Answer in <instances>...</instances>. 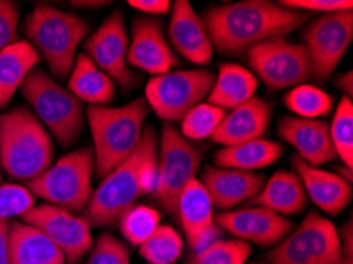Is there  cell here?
<instances>
[{"mask_svg": "<svg viewBox=\"0 0 353 264\" xmlns=\"http://www.w3.org/2000/svg\"><path fill=\"white\" fill-rule=\"evenodd\" d=\"M292 165L301 181L307 198L312 199L320 211L328 215H339L349 206L352 187L344 177L315 168L298 157H293Z\"/></svg>", "mask_w": 353, "mask_h": 264, "instance_id": "21", "label": "cell"}, {"mask_svg": "<svg viewBox=\"0 0 353 264\" xmlns=\"http://www.w3.org/2000/svg\"><path fill=\"white\" fill-rule=\"evenodd\" d=\"M306 19L304 12L270 0H241L208 10L205 26L212 48L225 56H236L261 41L283 39Z\"/></svg>", "mask_w": 353, "mask_h": 264, "instance_id": "1", "label": "cell"}, {"mask_svg": "<svg viewBox=\"0 0 353 264\" xmlns=\"http://www.w3.org/2000/svg\"><path fill=\"white\" fill-rule=\"evenodd\" d=\"M40 62L29 41H14L0 52V110H5Z\"/></svg>", "mask_w": 353, "mask_h": 264, "instance_id": "26", "label": "cell"}, {"mask_svg": "<svg viewBox=\"0 0 353 264\" xmlns=\"http://www.w3.org/2000/svg\"><path fill=\"white\" fill-rule=\"evenodd\" d=\"M176 59L170 43L165 39L157 19L138 18L132 27V41L128 43L127 65L140 68L152 77L167 74L176 67Z\"/></svg>", "mask_w": 353, "mask_h": 264, "instance_id": "16", "label": "cell"}, {"mask_svg": "<svg viewBox=\"0 0 353 264\" xmlns=\"http://www.w3.org/2000/svg\"><path fill=\"white\" fill-rule=\"evenodd\" d=\"M271 119V106L261 99L254 97L223 116L221 125L214 132V143L230 148L254 139L263 138Z\"/></svg>", "mask_w": 353, "mask_h": 264, "instance_id": "22", "label": "cell"}, {"mask_svg": "<svg viewBox=\"0 0 353 264\" xmlns=\"http://www.w3.org/2000/svg\"><path fill=\"white\" fill-rule=\"evenodd\" d=\"M283 101L295 117L301 119H319L328 116L333 110V99L317 85L306 83L293 88Z\"/></svg>", "mask_w": 353, "mask_h": 264, "instance_id": "29", "label": "cell"}, {"mask_svg": "<svg viewBox=\"0 0 353 264\" xmlns=\"http://www.w3.org/2000/svg\"><path fill=\"white\" fill-rule=\"evenodd\" d=\"M201 152L171 123H163L159 141L154 198L165 211L176 215V204L184 187L200 170Z\"/></svg>", "mask_w": 353, "mask_h": 264, "instance_id": "8", "label": "cell"}, {"mask_svg": "<svg viewBox=\"0 0 353 264\" xmlns=\"http://www.w3.org/2000/svg\"><path fill=\"white\" fill-rule=\"evenodd\" d=\"M259 88V79L250 70L238 63H223L208 94V103L222 110H233L252 100Z\"/></svg>", "mask_w": 353, "mask_h": 264, "instance_id": "27", "label": "cell"}, {"mask_svg": "<svg viewBox=\"0 0 353 264\" xmlns=\"http://www.w3.org/2000/svg\"><path fill=\"white\" fill-rule=\"evenodd\" d=\"M24 32L52 74L65 78L72 72L78 48L85 40L89 26L77 14L40 3L26 18Z\"/></svg>", "mask_w": 353, "mask_h": 264, "instance_id": "5", "label": "cell"}, {"mask_svg": "<svg viewBox=\"0 0 353 264\" xmlns=\"http://www.w3.org/2000/svg\"><path fill=\"white\" fill-rule=\"evenodd\" d=\"M10 264H67L62 252L39 228L13 222L8 228Z\"/></svg>", "mask_w": 353, "mask_h": 264, "instance_id": "23", "label": "cell"}, {"mask_svg": "<svg viewBox=\"0 0 353 264\" xmlns=\"http://www.w3.org/2000/svg\"><path fill=\"white\" fill-rule=\"evenodd\" d=\"M160 212L146 204H135L119 220L122 234L132 245L144 244L160 226Z\"/></svg>", "mask_w": 353, "mask_h": 264, "instance_id": "33", "label": "cell"}, {"mask_svg": "<svg viewBox=\"0 0 353 264\" xmlns=\"http://www.w3.org/2000/svg\"><path fill=\"white\" fill-rule=\"evenodd\" d=\"M279 136L296 149L298 159L315 168L338 157L331 143L330 125L320 119L283 117L279 123Z\"/></svg>", "mask_w": 353, "mask_h": 264, "instance_id": "19", "label": "cell"}, {"mask_svg": "<svg viewBox=\"0 0 353 264\" xmlns=\"http://www.w3.org/2000/svg\"><path fill=\"white\" fill-rule=\"evenodd\" d=\"M225 114L227 112L222 108L201 101L184 116L179 132L189 141H201V139L211 138Z\"/></svg>", "mask_w": 353, "mask_h": 264, "instance_id": "34", "label": "cell"}, {"mask_svg": "<svg viewBox=\"0 0 353 264\" xmlns=\"http://www.w3.org/2000/svg\"><path fill=\"white\" fill-rule=\"evenodd\" d=\"M19 8L10 0H0V52L18 41Z\"/></svg>", "mask_w": 353, "mask_h": 264, "instance_id": "37", "label": "cell"}, {"mask_svg": "<svg viewBox=\"0 0 353 264\" xmlns=\"http://www.w3.org/2000/svg\"><path fill=\"white\" fill-rule=\"evenodd\" d=\"M52 138L28 108L0 114V170L16 181L29 182L52 165Z\"/></svg>", "mask_w": 353, "mask_h": 264, "instance_id": "3", "label": "cell"}, {"mask_svg": "<svg viewBox=\"0 0 353 264\" xmlns=\"http://www.w3.org/2000/svg\"><path fill=\"white\" fill-rule=\"evenodd\" d=\"M21 94L59 144L72 145L81 136L85 121L83 101L46 72L35 68L24 81Z\"/></svg>", "mask_w": 353, "mask_h": 264, "instance_id": "6", "label": "cell"}, {"mask_svg": "<svg viewBox=\"0 0 353 264\" xmlns=\"http://www.w3.org/2000/svg\"><path fill=\"white\" fill-rule=\"evenodd\" d=\"M252 206H261L279 215H295L304 211L307 195L295 171H277L265 182Z\"/></svg>", "mask_w": 353, "mask_h": 264, "instance_id": "24", "label": "cell"}, {"mask_svg": "<svg viewBox=\"0 0 353 264\" xmlns=\"http://www.w3.org/2000/svg\"><path fill=\"white\" fill-rule=\"evenodd\" d=\"M201 185L206 188L212 206L222 211H232L238 204L244 201H252L265 185V176L256 172L217 168L208 166L203 171Z\"/></svg>", "mask_w": 353, "mask_h": 264, "instance_id": "20", "label": "cell"}, {"mask_svg": "<svg viewBox=\"0 0 353 264\" xmlns=\"http://www.w3.org/2000/svg\"><path fill=\"white\" fill-rule=\"evenodd\" d=\"M88 264H130V253L114 236L101 234L90 249Z\"/></svg>", "mask_w": 353, "mask_h": 264, "instance_id": "36", "label": "cell"}, {"mask_svg": "<svg viewBox=\"0 0 353 264\" xmlns=\"http://www.w3.org/2000/svg\"><path fill=\"white\" fill-rule=\"evenodd\" d=\"M148 114L149 106L144 99H137L124 106L88 108L97 177L103 179L137 149Z\"/></svg>", "mask_w": 353, "mask_h": 264, "instance_id": "4", "label": "cell"}, {"mask_svg": "<svg viewBox=\"0 0 353 264\" xmlns=\"http://www.w3.org/2000/svg\"><path fill=\"white\" fill-rule=\"evenodd\" d=\"M94 172L92 149L83 148L63 155L26 187L34 196L45 199L46 204L78 214L85 211L92 198Z\"/></svg>", "mask_w": 353, "mask_h": 264, "instance_id": "7", "label": "cell"}, {"mask_svg": "<svg viewBox=\"0 0 353 264\" xmlns=\"http://www.w3.org/2000/svg\"><path fill=\"white\" fill-rule=\"evenodd\" d=\"M353 39V10L322 14L304 32L312 77L328 79L344 59Z\"/></svg>", "mask_w": 353, "mask_h": 264, "instance_id": "12", "label": "cell"}, {"mask_svg": "<svg viewBox=\"0 0 353 264\" xmlns=\"http://www.w3.org/2000/svg\"><path fill=\"white\" fill-rule=\"evenodd\" d=\"M183 236L170 225H160L151 238L140 245V255L148 264H174L183 256Z\"/></svg>", "mask_w": 353, "mask_h": 264, "instance_id": "30", "label": "cell"}, {"mask_svg": "<svg viewBox=\"0 0 353 264\" xmlns=\"http://www.w3.org/2000/svg\"><path fill=\"white\" fill-rule=\"evenodd\" d=\"M0 184H2V170H0Z\"/></svg>", "mask_w": 353, "mask_h": 264, "instance_id": "44", "label": "cell"}, {"mask_svg": "<svg viewBox=\"0 0 353 264\" xmlns=\"http://www.w3.org/2000/svg\"><path fill=\"white\" fill-rule=\"evenodd\" d=\"M214 84L210 70H178L152 77L146 85V103L165 121L181 122L192 108L206 99Z\"/></svg>", "mask_w": 353, "mask_h": 264, "instance_id": "10", "label": "cell"}, {"mask_svg": "<svg viewBox=\"0 0 353 264\" xmlns=\"http://www.w3.org/2000/svg\"><path fill=\"white\" fill-rule=\"evenodd\" d=\"M217 225L234 238L252 242L260 247H270L292 233L293 225L288 219L261 206L232 209L216 217Z\"/></svg>", "mask_w": 353, "mask_h": 264, "instance_id": "15", "label": "cell"}, {"mask_svg": "<svg viewBox=\"0 0 353 264\" xmlns=\"http://www.w3.org/2000/svg\"><path fill=\"white\" fill-rule=\"evenodd\" d=\"M35 206V196L26 185L0 184V222L23 217Z\"/></svg>", "mask_w": 353, "mask_h": 264, "instance_id": "35", "label": "cell"}, {"mask_svg": "<svg viewBox=\"0 0 353 264\" xmlns=\"http://www.w3.org/2000/svg\"><path fill=\"white\" fill-rule=\"evenodd\" d=\"M336 85L342 90V94L344 97H349L352 99V94H353V73L352 72H347L344 74H341L336 81Z\"/></svg>", "mask_w": 353, "mask_h": 264, "instance_id": "42", "label": "cell"}, {"mask_svg": "<svg viewBox=\"0 0 353 264\" xmlns=\"http://www.w3.org/2000/svg\"><path fill=\"white\" fill-rule=\"evenodd\" d=\"M68 90L90 106H106L116 95L114 81L101 72L85 52L77 56L68 74Z\"/></svg>", "mask_w": 353, "mask_h": 264, "instance_id": "25", "label": "cell"}, {"mask_svg": "<svg viewBox=\"0 0 353 264\" xmlns=\"http://www.w3.org/2000/svg\"><path fill=\"white\" fill-rule=\"evenodd\" d=\"M77 5H85V7H92V5H105L103 2H78Z\"/></svg>", "mask_w": 353, "mask_h": 264, "instance_id": "43", "label": "cell"}, {"mask_svg": "<svg viewBox=\"0 0 353 264\" xmlns=\"http://www.w3.org/2000/svg\"><path fill=\"white\" fill-rule=\"evenodd\" d=\"M252 249L239 239H216L190 253L185 264H245Z\"/></svg>", "mask_w": 353, "mask_h": 264, "instance_id": "31", "label": "cell"}, {"mask_svg": "<svg viewBox=\"0 0 353 264\" xmlns=\"http://www.w3.org/2000/svg\"><path fill=\"white\" fill-rule=\"evenodd\" d=\"M331 143L336 155L342 160L345 168L353 166V105L349 97H342L336 106L333 122L330 125Z\"/></svg>", "mask_w": 353, "mask_h": 264, "instance_id": "32", "label": "cell"}, {"mask_svg": "<svg viewBox=\"0 0 353 264\" xmlns=\"http://www.w3.org/2000/svg\"><path fill=\"white\" fill-rule=\"evenodd\" d=\"M282 152L283 148L279 143L259 138L254 141L222 148L214 155V163L217 168L255 172L271 166L281 159Z\"/></svg>", "mask_w": 353, "mask_h": 264, "instance_id": "28", "label": "cell"}, {"mask_svg": "<svg viewBox=\"0 0 353 264\" xmlns=\"http://www.w3.org/2000/svg\"><path fill=\"white\" fill-rule=\"evenodd\" d=\"M248 61L256 79H261L271 89L296 88L312 77L306 46L282 37L249 48Z\"/></svg>", "mask_w": 353, "mask_h": 264, "instance_id": "11", "label": "cell"}, {"mask_svg": "<svg viewBox=\"0 0 353 264\" xmlns=\"http://www.w3.org/2000/svg\"><path fill=\"white\" fill-rule=\"evenodd\" d=\"M176 215L179 217L187 245L190 247L192 252L217 239L212 201L206 188L201 185L196 177L181 192L178 204H176Z\"/></svg>", "mask_w": 353, "mask_h": 264, "instance_id": "17", "label": "cell"}, {"mask_svg": "<svg viewBox=\"0 0 353 264\" xmlns=\"http://www.w3.org/2000/svg\"><path fill=\"white\" fill-rule=\"evenodd\" d=\"M168 26L171 45L181 56L195 65H208L214 56V48L208 29L187 0H176Z\"/></svg>", "mask_w": 353, "mask_h": 264, "instance_id": "18", "label": "cell"}, {"mask_svg": "<svg viewBox=\"0 0 353 264\" xmlns=\"http://www.w3.org/2000/svg\"><path fill=\"white\" fill-rule=\"evenodd\" d=\"M84 51L101 72L122 88L137 84V77L127 65L128 37L121 10L110 14L97 32L84 41Z\"/></svg>", "mask_w": 353, "mask_h": 264, "instance_id": "14", "label": "cell"}, {"mask_svg": "<svg viewBox=\"0 0 353 264\" xmlns=\"http://www.w3.org/2000/svg\"><path fill=\"white\" fill-rule=\"evenodd\" d=\"M339 239H341V249H342V256L347 264H352V256H353V228L352 222H347L345 226H342L339 231Z\"/></svg>", "mask_w": 353, "mask_h": 264, "instance_id": "40", "label": "cell"}, {"mask_svg": "<svg viewBox=\"0 0 353 264\" xmlns=\"http://www.w3.org/2000/svg\"><path fill=\"white\" fill-rule=\"evenodd\" d=\"M128 5L146 14L162 16L171 10V2H168V0H130Z\"/></svg>", "mask_w": 353, "mask_h": 264, "instance_id": "39", "label": "cell"}, {"mask_svg": "<svg viewBox=\"0 0 353 264\" xmlns=\"http://www.w3.org/2000/svg\"><path fill=\"white\" fill-rule=\"evenodd\" d=\"M159 139L152 128L143 132L141 141L128 157L101 179L97 190L83 212V219L92 226L119 223L122 215L137 204L144 193L156 188V165Z\"/></svg>", "mask_w": 353, "mask_h": 264, "instance_id": "2", "label": "cell"}, {"mask_svg": "<svg viewBox=\"0 0 353 264\" xmlns=\"http://www.w3.org/2000/svg\"><path fill=\"white\" fill-rule=\"evenodd\" d=\"M8 228L10 222H0V264H10Z\"/></svg>", "mask_w": 353, "mask_h": 264, "instance_id": "41", "label": "cell"}, {"mask_svg": "<svg viewBox=\"0 0 353 264\" xmlns=\"http://www.w3.org/2000/svg\"><path fill=\"white\" fill-rule=\"evenodd\" d=\"M266 258L270 264H347L339 231L319 212H309Z\"/></svg>", "mask_w": 353, "mask_h": 264, "instance_id": "9", "label": "cell"}, {"mask_svg": "<svg viewBox=\"0 0 353 264\" xmlns=\"http://www.w3.org/2000/svg\"><path fill=\"white\" fill-rule=\"evenodd\" d=\"M21 220L39 228L62 252L68 264H77L92 249L90 225L83 215L45 203L35 204Z\"/></svg>", "mask_w": 353, "mask_h": 264, "instance_id": "13", "label": "cell"}, {"mask_svg": "<svg viewBox=\"0 0 353 264\" xmlns=\"http://www.w3.org/2000/svg\"><path fill=\"white\" fill-rule=\"evenodd\" d=\"M279 3L282 7L299 10V12L306 10V12H320L323 14L353 10L352 0H282Z\"/></svg>", "mask_w": 353, "mask_h": 264, "instance_id": "38", "label": "cell"}]
</instances>
